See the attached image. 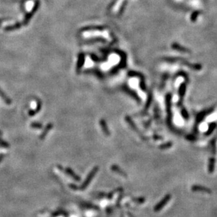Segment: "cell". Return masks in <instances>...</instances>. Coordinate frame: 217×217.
<instances>
[{"label": "cell", "instance_id": "7a4b0ae2", "mask_svg": "<svg viewBox=\"0 0 217 217\" xmlns=\"http://www.w3.org/2000/svg\"><path fill=\"white\" fill-rule=\"evenodd\" d=\"M192 189H195V190L199 189V190H202V191H205V192L207 191V189H206L205 188H203V187H199V186H194L193 188H192Z\"/></svg>", "mask_w": 217, "mask_h": 217}, {"label": "cell", "instance_id": "6da1fadb", "mask_svg": "<svg viewBox=\"0 0 217 217\" xmlns=\"http://www.w3.org/2000/svg\"><path fill=\"white\" fill-rule=\"evenodd\" d=\"M169 195L166 196V197L165 198H164V199L163 200H162V201L161 202V203L160 204H158V205L157 206V207H156V208H155V210H156V209H157V210H158V209H160L161 208V207H163V206L164 205H165V204L166 203H167L168 200H169Z\"/></svg>", "mask_w": 217, "mask_h": 217}]
</instances>
